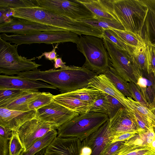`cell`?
<instances>
[{"instance_id":"obj_1","label":"cell","mask_w":155,"mask_h":155,"mask_svg":"<svg viewBox=\"0 0 155 155\" xmlns=\"http://www.w3.org/2000/svg\"><path fill=\"white\" fill-rule=\"evenodd\" d=\"M10 9L13 17L61 28L79 36L98 37L100 33L99 29L86 23L38 6Z\"/></svg>"},{"instance_id":"obj_2","label":"cell","mask_w":155,"mask_h":155,"mask_svg":"<svg viewBox=\"0 0 155 155\" xmlns=\"http://www.w3.org/2000/svg\"><path fill=\"white\" fill-rule=\"evenodd\" d=\"M113 12L125 30L143 37L149 9L142 0H112Z\"/></svg>"},{"instance_id":"obj_3","label":"cell","mask_w":155,"mask_h":155,"mask_svg":"<svg viewBox=\"0 0 155 155\" xmlns=\"http://www.w3.org/2000/svg\"><path fill=\"white\" fill-rule=\"evenodd\" d=\"M79 36L77 47L85 58L83 66L97 74H103L111 65L102 38L91 35Z\"/></svg>"},{"instance_id":"obj_4","label":"cell","mask_w":155,"mask_h":155,"mask_svg":"<svg viewBox=\"0 0 155 155\" xmlns=\"http://www.w3.org/2000/svg\"><path fill=\"white\" fill-rule=\"evenodd\" d=\"M109 119L107 114L101 113L88 112L79 114L58 128V136L74 137L82 141Z\"/></svg>"},{"instance_id":"obj_5","label":"cell","mask_w":155,"mask_h":155,"mask_svg":"<svg viewBox=\"0 0 155 155\" xmlns=\"http://www.w3.org/2000/svg\"><path fill=\"white\" fill-rule=\"evenodd\" d=\"M0 38L10 43L21 45L44 43L47 44L71 42L77 44L79 36L71 31H38L21 34L7 35L2 33Z\"/></svg>"},{"instance_id":"obj_6","label":"cell","mask_w":155,"mask_h":155,"mask_svg":"<svg viewBox=\"0 0 155 155\" xmlns=\"http://www.w3.org/2000/svg\"><path fill=\"white\" fill-rule=\"evenodd\" d=\"M18 45H12L0 38V73L13 76L38 69L41 65L18 54Z\"/></svg>"},{"instance_id":"obj_7","label":"cell","mask_w":155,"mask_h":155,"mask_svg":"<svg viewBox=\"0 0 155 155\" xmlns=\"http://www.w3.org/2000/svg\"><path fill=\"white\" fill-rule=\"evenodd\" d=\"M102 39L109 55L111 66L126 81L136 84L141 74L133 56L107 38Z\"/></svg>"},{"instance_id":"obj_8","label":"cell","mask_w":155,"mask_h":155,"mask_svg":"<svg viewBox=\"0 0 155 155\" xmlns=\"http://www.w3.org/2000/svg\"><path fill=\"white\" fill-rule=\"evenodd\" d=\"M38 6L73 19L92 18L93 13L78 0H37Z\"/></svg>"},{"instance_id":"obj_9","label":"cell","mask_w":155,"mask_h":155,"mask_svg":"<svg viewBox=\"0 0 155 155\" xmlns=\"http://www.w3.org/2000/svg\"><path fill=\"white\" fill-rule=\"evenodd\" d=\"M36 118L51 124L55 129L78 115L72 110L53 100L50 104L37 110Z\"/></svg>"},{"instance_id":"obj_10","label":"cell","mask_w":155,"mask_h":155,"mask_svg":"<svg viewBox=\"0 0 155 155\" xmlns=\"http://www.w3.org/2000/svg\"><path fill=\"white\" fill-rule=\"evenodd\" d=\"M54 129L51 124L35 118L24 124L16 131L25 150L36 140Z\"/></svg>"},{"instance_id":"obj_11","label":"cell","mask_w":155,"mask_h":155,"mask_svg":"<svg viewBox=\"0 0 155 155\" xmlns=\"http://www.w3.org/2000/svg\"><path fill=\"white\" fill-rule=\"evenodd\" d=\"M66 31L61 28L14 17L7 21L0 24V33H11L21 34L38 31Z\"/></svg>"},{"instance_id":"obj_12","label":"cell","mask_w":155,"mask_h":155,"mask_svg":"<svg viewBox=\"0 0 155 155\" xmlns=\"http://www.w3.org/2000/svg\"><path fill=\"white\" fill-rule=\"evenodd\" d=\"M114 135L109 128V120L98 130L82 141L83 149L91 150L89 155H101L106 145L112 141Z\"/></svg>"},{"instance_id":"obj_13","label":"cell","mask_w":155,"mask_h":155,"mask_svg":"<svg viewBox=\"0 0 155 155\" xmlns=\"http://www.w3.org/2000/svg\"><path fill=\"white\" fill-rule=\"evenodd\" d=\"M83 150L79 139L58 136L46 148L44 155H82Z\"/></svg>"},{"instance_id":"obj_14","label":"cell","mask_w":155,"mask_h":155,"mask_svg":"<svg viewBox=\"0 0 155 155\" xmlns=\"http://www.w3.org/2000/svg\"><path fill=\"white\" fill-rule=\"evenodd\" d=\"M109 128L114 136L134 131L138 132L140 130L134 114L125 107L120 108L114 117L109 119Z\"/></svg>"},{"instance_id":"obj_15","label":"cell","mask_w":155,"mask_h":155,"mask_svg":"<svg viewBox=\"0 0 155 155\" xmlns=\"http://www.w3.org/2000/svg\"><path fill=\"white\" fill-rule=\"evenodd\" d=\"M13 89L38 91L40 88L57 90L50 84L38 81H33L19 76L0 75V89Z\"/></svg>"},{"instance_id":"obj_16","label":"cell","mask_w":155,"mask_h":155,"mask_svg":"<svg viewBox=\"0 0 155 155\" xmlns=\"http://www.w3.org/2000/svg\"><path fill=\"white\" fill-rule=\"evenodd\" d=\"M36 111H22L0 107V126L17 131L27 122L36 117Z\"/></svg>"},{"instance_id":"obj_17","label":"cell","mask_w":155,"mask_h":155,"mask_svg":"<svg viewBox=\"0 0 155 155\" xmlns=\"http://www.w3.org/2000/svg\"><path fill=\"white\" fill-rule=\"evenodd\" d=\"M78 1L83 4L94 16L119 21L114 13L112 0Z\"/></svg>"},{"instance_id":"obj_18","label":"cell","mask_w":155,"mask_h":155,"mask_svg":"<svg viewBox=\"0 0 155 155\" xmlns=\"http://www.w3.org/2000/svg\"><path fill=\"white\" fill-rule=\"evenodd\" d=\"M117 155H155V150L150 145L143 144L139 136L126 141Z\"/></svg>"},{"instance_id":"obj_19","label":"cell","mask_w":155,"mask_h":155,"mask_svg":"<svg viewBox=\"0 0 155 155\" xmlns=\"http://www.w3.org/2000/svg\"><path fill=\"white\" fill-rule=\"evenodd\" d=\"M141 74L136 84L151 107L155 98V77L153 72H141Z\"/></svg>"},{"instance_id":"obj_20","label":"cell","mask_w":155,"mask_h":155,"mask_svg":"<svg viewBox=\"0 0 155 155\" xmlns=\"http://www.w3.org/2000/svg\"><path fill=\"white\" fill-rule=\"evenodd\" d=\"M53 100L79 114L88 112L89 104L68 95L65 93L54 95Z\"/></svg>"},{"instance_id":"obj_21","label":"cell","mask_w":155,"mask_h":155,"mask_svg":"<svg viewBox=\"0 0 155 155\" xmlns=\"http://www.w3.org/2000/svg\"><path fill=\"white\" fill-rule=\"evenodd\" d=\"M127 97L126 108L131 111L134 115L139 116L150 124L153 127L155 132V116L150 110L134 101L132 97Z\"/></svg>"},{"instance_id":"obj_22","label":"cell","mask_w":155,"mask_h":155,"mask_svg":"<svg viewBox=\"0 0 155 155\" xmlns=\"http://www.w3.org/2000/svg\"><path fill=\"white\" fill-rule=\"evenodd\" d=\"M79 21L103 31L107 29L125 30L119 21L94 16L92 18L82 19Z\"/></svg>"},{"instance_id":"obj_23","label":"cell","mask_w":155,"mask_h":155,"mask_svg":"<svg viewBox=\"0 0 155 155\" xmlns=\"http://www.w3.org/2000/svg\"><path fill=\"white\" fill-rule=\"evenodd\" d=\"M41 93L38 91H28L10 103L1 107L22 111H29L28 104L35 99Z\"/></svg>"},{"instance_id":"obj_24","label":"cell","mask_w":155,"mask_h":155,"mask_svg":"<svg viewBox=\"0 0 155 155\" xmlns=\"http://www.w3.org/2000/svg\"><path fill=\"white\" fill-rule=\"evenodd\" d=\"M58 131L54 129L49 131L43 137L36 140L20 155H35L42 149L47 147L57 137Z\"/></svg>"},{"instance_id":"obj_25","label":"cell","mask_w":155,"mask_h":155,"mask_svg":"<svg viewBox=\"0 0 155 155\" xmlns=\"http://www.w3.org/2000/svg\"><path fill=\"white\" fill-rule=\"evenodd\" d=\"M117 89L126 97H132L128 87V82L123 79L112 66L103 73Z\"/></svg>"},{"instance_id":"obj_26","label":"cell","mask_w":155,"mask_h":155,"mask_svg":"<svg viewBox=\"0 0 155 155\" xmlns=\"http://www.w3.org/2000/svg\"><path fill=\"white\" fill-rule=\"evenodd\" d=\"M128 45L135 49L145 48L144 39L140 35L126 30H113Z\"/></svg>"},{"instance_id":"obj_27","label":"cell","mask_w":155,"mask_h":155,"mask_svg":"<svg viewBox=\"0 0 155 155\" xmlns=\"http://www.w3.org/2000/svg\"><path fill=\"white\" fill-rule=\"evenodd\" d=\"M101 92L97 89L87 86L74 91L64 93L90 104Z\"/></svg>"},{"instance_id":"obj_28","label":"cell","mask_w":155,"mask_h":155,"mask_svg":"<svg viewBox=\"0 0 155 155\" xmlns=\"http://www.w3.org/2000/svg\"><path fill=\"white\" fill-rule=\"evenodd\" d=\"M132 56L141 72H145L148 73L153 72L148 62L146 47L139 49H135L133 52Z\"/></svg>"},{"instance_id":"obj_29","label":"cell","mask_w":155,"mask_h":155,"mask_svg":"<svg viewBox=\"0 0 155 155\" xmlns=\"http://www.w3.org/2000/svg\"><path fill=\"white\" fill-rule=\"evenodd\" d=\"M29 91L0 89V107L8 104Z\"/></svg>"},{"instance_id":"obj_30","label":"cell","mask_w":155,"mask_h":155,"mask_svg":"<svg viewBox=\"0 0 155 155\" xmlns=\"http://www.w3.org/2000/svg\"><path fill=\"white\" fill-rule=\"evenodd\" d=\"M88 112L106 114L108 112V102L104 93L101 91L89 105Z\"/></svg>"},{"instance_id":"obj_31","label":"cell","mask_w":155,"mask_h":155,"mask_svg":"<svg viewBox=\"0 0 155 155\" xmlns=\"http://www.w3.org/2000/svg\"><path fill=\"white\" fill-rule=\"evenodd\" d=\"M143 37L155 45V18L149 11L143 31Z\"/></svg>"},{"instance_id":"obj_32","label":"cell","mask_w":155,"mask_h":155,"mask_svg":"<svg viewBox=\"0 0 155 155\" xmlns=\"http://www.w3.org/2000/svg\"><path fill=\"white\" fill-rule=\"evenodd\" d=\"M103 38H107L120 49L132 55L135 49L127 44L113 30H104L103 31Z\"/></svg>"},{"instance_id":"obj_33","label":"cell","mask_w":155,"mask_h":155,"mask_svg":"<svg viewBox=\"0 0 155 155\" xmlns=\"http://www.w3.org/2000/svg\"><path fill=\"white\" fill-rule=\"evenodd\" d=\"M38 6L37 0H0V8H21Z\"/></svg>"},{"instance_id":"obj_34","label":"cell","mask_w":155,"mask_h":155,"mask_svg":"<svg viewBox=\"0 0 155 155\" xmlns=\"http://www.w3.org/2000/svg\"><path fill=\"white\" fill-rule=\"evenodd\" d=\"M53 95L49 92H42L28 104L29 110L36 111L49 104L53 100Z\"/></svg>"},{"instance_id":"obj_35","label":"cell","mask_w":155,"mask_h":155,"mask_svg":"<svg viewBox=\"0 0 155 155\" xmlns=\"http://www.w3.org/2000/svg\"><path fill=\"white\" fill-rule=\"evenodd\" d=\"M12 131L0 126V155H9V141Z\"/></svg>"},{"instance_id":"obj_36","label":"cell","mask_w":155,"mask_h":155,"mask_svg":"<svg viewBox=\"0 0 155 155\" xmlns=\"http://www.w3.org/2000/svg\"><path fill=\"white\" fill-rule=\"evenodd\" d=\"M9 141V155H20L25 150L16 131H12Z\"/></svg>"},{"instance_id":"obj_37","label":"cell","mask_w":155,"mask_h":155,"mask_svg":"<svg viewBox=\"0 0 155 155\" xmlns=\"http://www.w3.org/2000/svg\"><path fill=\"white\" fill-rule=\"evenodd\" d=\"M128 82L129 89L132 99L150 110L151 107L150 106L146 101L136 84L132 82Z\"/></svg>"},{"instance_id":"obj_38","label":"cell","mask_w":155,"mask_h":155,"mask_svg":"<svg viewBox=\"0 0 155 155\" xmlns=\"http://www.w3.org/2000/svg\"><path fill=\"white\" fill-rule=\"evenodd\" d=\"M104 93L108 102V115L110 120L114 116L120 108H124L125 107L117 99Z\"/></svg>"},{"instance_id":"obj_39","label":"cell","mask_w":155,"mask_h":155,"mask_svg":"<svg viewBox=\"0 0 155 155\" xmlns=\"http://www.w3.org/2000/svg\"><path fill=\"white\" fill-rule=\"evenodd\" d=\"M126 141L109 143L105 147L101 155H117Z\"/></svg>"},{"instance_id":"obj_40","label":"cell","mask_w":155,"mask_h":155,"mask_svg":"<svg viewBox=\"0 0 155 155\" xmlns=\"http://www.w3.org/2000/svg\"><path fill=\"white\" fill-rule=\"evenodd\" d=\"M146 45L147 57L150 67L153 72L155 71V45L144 39Z\"/></svg>"},{"instance_id":"obj_41","label":"cell","mask_w":155,"mask_h":155,"mask_svg":"<svg viewBox=\"0 0 155 155\" xmlns=\"http://www.w3.org/2000/svg\"><path fill=\"white\" fill-rule=\"evenodd\" d=\"M138 133L137 131H134L117 134L114 136L112 142L128 140L135 136Z\"/></svg>"},{"instance_id":"obj_42","label":"cell","mask_w":155,"mask_h":155,"mask_svg":"<svg viewBox=\"0 0 155 155\" xmlns=\"http://www.w3.org/2000/svg\"><path fill=\"white\" fill-rule=\"evenodd\" d=\"M59 44H57L56 45L55 47L53 46L52 50L49 52H45L39 56L34 58L30 60L31 61L33 60L36 58L39 59L41 58L43 56H45V58L49 60H54L57 58V53L56 52V49L58 48Z\"/></svg>"},{"instance_id":"obj_43","label":"cell","mask_w":155,"mask_h":155,"mask_svg":"<svg viewBox=\"0 0 155 155\" xmlns=\"http://www.w3.org/2000/svg\"><path fill=\"white\" fill-rule=\"evenodd\" d=\"M155 18V0H142Z\"/></svg>"},{"instance_id":"obj_44","label":"cell","mask_w":155,"mask_h":155,"mask_svg":"<svg viewBox=\"0 0 155 155\" xmlns=\"http://www.w3.org/2000/svg\"><path fill=\"white\" fill-rule=\"evenodd\" d=\"M54 67L55 68H64L67 67L65 64L66 63L63 61L61 58H56L54 60Z\"/></svg>"},{"instance_id":"obj_45","label":"cell","mask_w":155,"mask_h":155,"mask_svg":"<svg viewBox=\"0 0 155 155\" xmlns=\"http://www.w3.org/2000/svg\"><path fill=\"white\" fill-rule=\"evenodd\" d=\"M46 148H45L38 152L37 153H36L35 155H43L44 154L45 152V150Z\"/></svg>"},{"instance_id":"obj_46","label":"cell","mask_w":155,"mask_h":155,"mask_svg":"<svg viewBox=\"0 0 155 155\" xmlns=\"http://www.w3.org/2000/svg\"><path fill=\"white\" fill-rule=\"evenodd\" d=\"M150 145L152 148L155 150V138Z\"/></svg>"},{"instance_id":"obj_47","label":"cell","mask_w":155,"mask_h":155,"mask_svg":"<svg viewBox=\"0 0 155 155\" xmlns=\"http://www.w3.org/2000/svg\"><path fill=\"white\" fill-rule=\"evenodd\" d=\"M150 110L155 116V107L151 108Z\"/></svg>"},{"instance_id":"obj_48","label":"cell","mask_w":155,"mask_h":155,"mask_svg":"<svg viewBox=\"0 0 155 155\" xmlns=\"http://www.w3.org/2000/svg\"><path fill=\"white\" fill-rule=\"evenodd\" d=\"M154 107H155V99H154V101L153 103L152 104L151 106V108H154Z\"/></svg>"},{"instance_id":"obj_49","label":"cell","mask_w":155,"mask_h":155,"mask_svg":"<svg viewBox=\"0 0 155 155\" xmlns=\"http://www.w3.org/2000/svg\"><path fill=\"white\" fill-rule=\"evenodd\" d=\"M153 73L155 77V71L153 72Z\"/></svg>"}]
</instances>
